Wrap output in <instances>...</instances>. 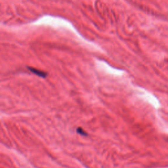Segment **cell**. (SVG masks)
<instances>
[{
    "mask_svg": "<svg viewBox=\"0 0 168 168\" xmlns=\"http://www.w3.org/2000/svg\"><path fill=\"white\" fill-rule=\"evenodd\" d=\"M29 70H30L32 72H33L34 74H35L39 76L42 77V78H45V77L47 76V73H45L41 70H37V69L33 68H29Z\"/></svg>",
    "mask_w": 168,
    "mask_h": 168,
    "instance_id": "6da1fadb",
    "label": "cell"
},
{
    "mask_svg": "<svg viewBox=\"0 0 168 168\" xmlns=\"http://www.w3.org/2000/svg\"><path fill=\"white\" fill-rule=\"evenodd\" d=\"M77 131L79 133V134L82 135H87V133L84 131V130H83L80 127H78V129H77Z\"/></svg>",
    "mask_w": 168,
    "mask_h": 168,
    "instance_id": "7a4b0ae2",
    "label": "cell"
}]
</instances>
